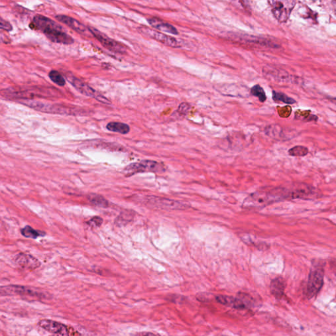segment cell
<instances>
[{
  "instance_id": "ffe728a7",
  "label": "cell",
  "mask_w": 336,
  "mask_h": 336,
  "mask_svg": "<svg viewBox=\"0 0 336 336\" xmlns=\"http://www.w3.org/2000/svg\"><path fill=\"white\" fill-rule=\"evenodd\" d=\"M106 129L108 131H112V132L119 133L121 134L128 133L130 131V127L129 125L125 124V123L112 122H109L106 125Z\"/></svg>"
},
{
  "instance_id": "8992f818",
  "label": "cell",
  "mask_w": 336,
  "mask_h": 336,
  "mask_svg": "<svg viewBox=\"0 0 336 336\" xmlns=\"http://www.w3.org/2000/svg\"><path fill=\"white\" fill-rule=\"evenodd\" d=\"M274 18L280 23H286L295 5L297 0H268Z\"/></svg>"
},
{
  "instance_id": "6da1fadb",
  "label": "cell",
  "mask_w": 336,
  "mask_h": 336,
  "mask_svg": "<svg viewBox=\"0 0 336 336\" xmlns=\"http://www.w3.org/2000/svg\"><path fill=\"white\" fill-rule=\"evenodd\" d=\"M31 29L41 31L50 41L55 43L72 44L74 39L66 33L58 23L43 16H36L30 25Z\"/></svg>"
},
{
  "instance_id": "d4e9b609",
  "label": "cell",
  "mask_w": 336,
  "mask_h": 336,
  "mask_svg": "<svg viewBox=\"0 0 336 336\" xmlns=\"http://www.w3.org/2000/svg\"><path fill=\"white\" fill-rule=\"evenodd\" d=\"M49 77L55 84L59 86H64L66 84V80L62 74L57 71H52L49 73Z\"/></svg>"
},
{
  "instance_id": "2e32d148",
  "label": "cell",
  "mask_w": 336,
  "mask_h": 336,
  "mask_svg": "<svg viewBox=\"0 0 336 336\" xmlns=\"http://www.w3.org/2000/svg\"><path fill=\"white\" fill-rule=\"evenodd\" d=\"M57 20L60 21V22L67 25V26L71 28L72 30L76 31V33H79L80 35L86 36H90L91 33L89 31L88 28H87L82 23L79 21L76 20L71 17L66 16H57L55 17Z\"/></svg>"
},
{
  "instance_id": "7a4b0ae2",
  "label": "cell",
  "mask_w": 336,
  "mask_h": 336,
  "mask_svg": "<svg viewBox=\"0 0 336 336\" xmlns=\"http://www.w3.org/2000/svg\"><path fill=\"white\" fill-rule=\"evenodd\" d=\"M25 106L44 113L60 114V115H84L86 110L76 106L59 105V104L44 103L35 100H25L19 101Z\"/></svg>"
},
{
  "instance_id": "83f0119b",
  "label": "cell",
  "mask_w": 336,
  "mask_h": 336,
  "mask_svg": "<svg viewBox=\"0 0 336 336\" xmlns=\"http://www.w3.org/2000/svg\"><path fill=\"white\" fill-rule=\"evenodd\" d=\"M191 106L187 103H183L179 106L178 111L180 112L182 115L186 116L189 110H190Z\"/></svg>"
},
{
  "instance_id": "5b68a950",
  "label": "cell",
  "mask_w": 336,
  "mask_h": 336,
  "mask_svg": "<svg viewBox=\"0 0 336 336\" xmlns=\"http://www.w3.org/2000/svg\"><path fill=\"white\" fill-rule=\"evenodd\" d=\"M127 177L139 173L152 172V173H162L165 171L164 165L153 160H142L139 162L130 163L123 170Z\"/></svg>"
},
{
  "instance_id": "ac0fdd59",
  "label": "cell",
  "mask_w": 336,
  "mask_h": 336,
  "mask_svg": "<svg viewBox=\"0 0 336 336\" xmlns=\"http://www.w3.org/2000/svg\"><path fill=\"white\" fill-rule=\"evenodd\" d=\"M285 288H286V282L284 278L280 276L272 280L270 285L271 294L277 299H280L283 297Z\"/></svg>"
},
{
  "instance_id": "30bf717a",
  "label": "cell",
  "mask_w": 336,
  "mask_h": 336,
  "mask_svg": "<svg viewBox=\"0 0 336 336\" xmlns=\"http://www.w3.org/2000/svg\"><path fill=\"white\" fill-rule=\"evenodd\" d=\"M36 288L31 287L9 285L0 286V297L13 296V295H26L31 297H43V293L39 292Z\"/></svg>"
},
{
  "instance_id": "d6986e66",
  "label": "cell",
  "mask_w": 336,
  "mask_h": 336,
  "mask_svg": "<svg viewBox=\"0 0 336 336\" xmlns=\"http://www.w3.org/2000/svg\"><path fill=\"white\" fill-rule=\"evenodd\" d=\"M148 21L151 26L158 30V31L165 32V33L172 34L174 35H179L178 30L173 25H170L168 23L156 18H150L148 19Z\"/></svg>"
},
{
  "instance_id": "8fae6325",
  "label": "cell",
  "mask_w": 336,
  "mask_h": 336,
  "mask_svg": "<svg viewBox=\"0 0 336 336\" xmlns=\"http://www.w3.org/2000/svg\"><path fill=\"white\" fill-rule=\"evenodd\" d=\"M67 79L74 86V88L77 89L82 94L86 95V96L95 98L102 103L110 104L109 100L106 99L103 95L100 94L99 93L91 88L89 85L83 82V81L72 76H67Z\"/></svg>"
},
{
  "instance_id": "4fadbf2b",
  "label": "cell",
  "mask_w": 336,
  "mask_h": 336,
  "mask_svg": "<svg viewBox=\"0 0 336 336\" xmlns=\"http://www.w3.org/2000/svg\"><path fill=\"white\" fill-rule=\"evenodd\" d=\"M139 31L142 36L156 40V41L161 42V44H164L165 46L172 47V48H179L182 45L180 42H179L176 38L170 37V36L153 31V30L148 29V28H139Z\"/></svg>"
},
{
  "instance_id": "4dcf8cb0",
  "label": "cell",
  "mask_w": 336,
  "mask_h": 336,
  "mask_svg": "<svg viewBox=\"0 0 336 336\" xmlns=\"http://www.w3.org/2000/svg\"><path fill=\"white\" fill-rule=\"evenodd\" d=\"M138 335H154V333H139Z\"/></svg>"
},
{
  "instance_id": "7c38bea8",
  "label": "cell",
  "mask_w": 336,
  "mask_h": 336,
  "mask_svg": "<svg viewBox=\"0 0 336 336\" xmlns=\"http://www.w3.org/2000/svg\"><path fill=\"white\" fill-rule=\"evenodd\" d=\"M88 29L91 35L95 36L107 50L116 53H121V54H124L126 52V49L124 46H123L122 44L118 43L115 40L111 39V38L105 35V34L101 33L93 27H89Z\"/></svg>"
},
{
  "instance_id": "ba28073f",
  "label": "cell",
  "mask_w": 336,
  "mask_h": 336,
  "mask_svg": "<svg viewBox=\"0 0 336 336\" xmlns=\"http://www.w3.org/2000/svg\"><path fill=\"white\" fill-rule=\"evenodd\" d=\"M144 201L145 202L146 205L149 206L151 208H156V209L176 210H185L188 208L186 204L181 203V202L165 199V198L154 197V196L146 197Z\"/></svg>"
},
{
  "instance_id": "e0dca14e",
  "label": "cell",
  "mask_w": 336,
  "mask_h": 336,
  "mask_svg": "<svg viewBox=\"0 0 336 336\" xmlns=\"http://www.w3.org/2000/svg\"><path fill=\"white\" fill-rule=\"evenodd\" d=\"M216 301L223 305H226L227 307L235 308L239 310H243L246 309L248 306L246 305L241 298H235V297L229 296V295H217L216 296Z\"/></svg>"
},
{
  "instance_id": "f546056e",
  "label": "cell",
  "mask_w": 336,
  "mask_h": 336,
  "mask_svg": "<svg viewBox=\"0 0 336 336\" xmlns=\"http://www.w3.org/2000/svg\"><path fill=\"white\" fill-rule=\"evenodd\" d=\"M103 222V219L100 218V217L96 216L93 217V218L89 221V223H91V225H95L96 227H100Z\"/></svg>"
},
{
  "instance_id": "603a6c76",
  "label": "cell",
  "mask_w": 336,
  "mask_h": 336,
  "mask_svg": "<svg viewBox=\"0 0 336 336\" xmlns=\"http://www.w3.org/2000/svg\"><path fill=\"white\" fill-rule=\"evenodd\" d=\"M91 204L97 207L106 208L108 207V202L103 197L99 195L92 194L88 197Z\"/></svg>"
},
{
  "instance_id": "9c48e42d",
  "label": "cell",
  "mask_w": 336,
  "mask_h": 336,
  "mask_svg": "<svg viewBox=\"0 0 336 336\" xmlns=\"http://www.w3.org/2000/svg\"><path fill=\"white\" fill-rule=\"evenodd\" d=\"M287 199H312L318 197L315 188L307 184L294 185L291 188H286Z\"/></svg>"
},
{
  "instance_id": "277c9868",
  "label": "cell",
  "mask_w": 336,
  "mask_h": 336,
  "mask_svg": "<svg viewBox=\"0 0 336 336\" xmlns=\"http://www.w3.org/2000/svg\"><path fill=\"white\" fill-rule=\"evenodd\" d=\"M52 90H48L45 88H10L2 89L0 94L6 99L13 101H25V100H34V98H45L48 97Z\"/></svg>"
},
{
  "instance_id": "7402d4cb",
  "label": "cell",
  "mask_w": 336,
  "mask_h": 336,
  "mask_svg": "<svg viewBox=\"0 0 336 336\" xmlns=\"http://www.w3.org/2000/svg\"><path fill=\"white\" fill-rule=\"evenodd\" d=\"M273 101L275 103H282L288 104V105H293L296 103V101L293 99V98L288 96L284 93L280 92V91H273V97H272Z\"/></svg>"
},
{
  "instance_id": "52a82bcc",
  "label": "cell",
  "mask_w": 336,
  "mask_h": 336,
  "mask_svg": "<svg viewBox=\"0 0 336 336\" xmlns=\"http://www.w3.org/2000/svg\"><path fill=\"white\" fill-rule=\"evenodd\" d=\"M324 271L321 265H315L310 269L309 280L307 286V295L308 298L317 295L324 284Z\"/></svg>"
},
{
  "instance_id": "9a60e30c",
  "label": "cell",
  "mask_w": 336,
  "mask_h": 336,
  "mask_svg": "<svg viewBox=\"0 0 336 336\" xmlns=\"http://www.w3.org/2000/svg\"><path fill=\"white\" fill-rule=\"evenodd\" d=\"M38 325L48 332L59 335H69L71 334L69 327L60 322L52 320L44 319L38 322Z\"/></svg>"
},
{
  "instance_id": "5bb4252c",
  "label": "cell",
  "mask_w": 336,
  "mask_h": 336,
  "mask_svg": "<svg viewBox=\"0 0 336 336\" xmlns=\"http://www.w3.org/2000/svg\"><path fill=\"white\" fill-rule=\"evenodd\" d=\"M14 263L21 269L33 271L41 266V262L35 257L25 253H19L14 257Z\"/></svg>"
},
{
  "instance_id": "f1b7e54d",
  "label": "cell",
  "mask_w": 336,
  "mask_h": 336,
  "mask_svg": "<svg viewBox=\"0 0 336 336\" xmlns=\"http://www.w3.org/2000/svg\"><path fill=\"white\" fill-rule=\"evenodd\" d=\"M0 29L4 30V31H12L13 29L12 25L9 22L0 18Z\"/></svg>"
},
{
  "instance_id": "484cf974",
  "label": "cell",
  "mask_w": 336,
  "mask_h": 336,
  "mask_svg": "<svg viewBox=\"0 0 336 336\" xmlns=\"http://www.w3.org/2000/svg\"><path fill=\"white\" fill-rule=\"evenodd\" d=\"M308 152V148L303 146H295L288 150L289 155L292 156H304Z\"/></svg>"
},
{
  "instance_id": "4316f807",
  "label": "cell",
  "mask_w": 336,
  "mask_h": 336,
  "mask_svg": "<svg viewBox=\"0 0 336 336\" xmlns=\"http://www.w3.org/2000/svg\"><path fill=\"white\" fill-rule=\"evenodd\" d=\"M134 213L132 212H124L118 217L116 223L118 225H125L133 220Z\"/></svg>"
},
{
  "instance_id": "44dd1931",
  "label": "cell",
  "mask_w": 336,
  "mask_h": 336,
  "mask_svg": "<svg viewBox=\"0 0 336 336\" xmlns=\"http://www.w3.org/2000/svg\"><path fill=\"white\" fill-rule=\"evenodd\" d=\"M21 233L25 237L29 238V239H37L40 237H44L46 233L44 231L36 230L31 226H27L24 227L21 230Z\"/></svg>"
},
{
  "instance_id": "3957f363",
  "label": "cell",
  "mask_w": 336,
  "mask_h": 336,
  "mask_svg": "<svg viewBox=\"0 0 336 336\" xmlns=\"http://www.w3.org/2000/svg\"><path fill=\"white\" fill-rule=\"evenodd\" d=\"M283 188L277 187L267 191H258L246 198L243 206L246 208H263L270 204L285 199Z\"/></svg>"
},
{
  "instance_id": "cb8c5ba5",
  "label": "cell",
  "mask_w": 336,
  "mask_h": 336,
  "mask_svg": "<svg viewBox=\"0 0 336 336\" xmlns=\"http://www.w3.org/2000/svg\"><path fill=\"white\" fill-rule=\"evenodd\" d=\"M250 93L253 96L258 98L261 103H264L267 100V95H266L265 90L259 84L253 86L250 89Z\"/></svg>"
}]
</instances>
